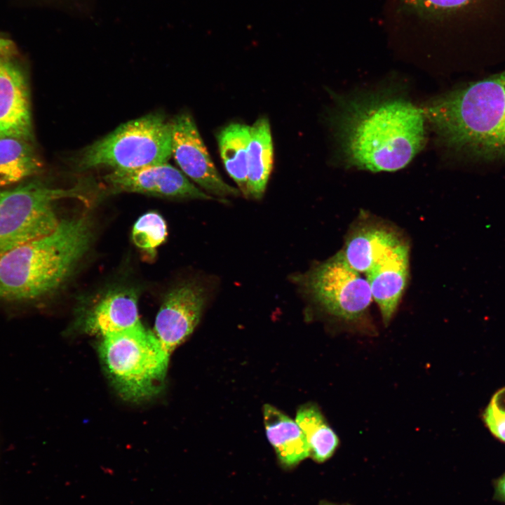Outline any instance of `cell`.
I'll return each instance as SVG.
<instances>
[{
	"instance_id": "6da1fadb",
	"label": "cell",
	"mask_w": 505,
	"mask_h": 505,
	"mask_svg": "<svg viewBox=\"0 0 505 505\" xmlns=\"http://www.w3.org/2000/svg\"><path fill=\"white\" fill-rule=\"evenodd\" d=\"M333 119L345 163L358 169L398 170L425 144L424 110L401 96L374 94L344 100Z\"/></svg>"
},
{
	"instance_id": "7a4b0ae2",
	"label": "cell",
	"mask_w": 505,
	"mask_h": 505,
	"mask_svg": "<svg viewBox=\"0 0 505 505\" xmlns=\"http://www.w3.org/2000/svg\"><path fill=\"white\" fill-rule=\"evenodd\" d=\"M423 110L452 151L478 161H505V71L447 92Z\"/></svg>"
},
{
	"instance_id": "3957f363",
	"label": "cell",
	"mask_w": 505,
	"mask_h": 505,
	"mask_svg": "<svg viewBox=\"0 0 505 505\" xmlns=\"http://www.w3.org/2000/svg\"><path fill=\"white\" fill-rule=\"evenodd\" d=\"M92 238L90 217L60 220L50 233L0 255V299L29 301L57 290L86 253Z\"/></svg>"
},
{
	"instance_id": "277c9868",
	"label": "cell",
	"mask_w": 505,
	"mask_h": 505,
	"mask_svg": "<svg viewBox=\"0 0 505 505\" xmlns=\"http://www.w3.org/2000/svg\"><path fill=\"white\" fill-rule=\"evenodd\" d=\"M172 121L152 113L128 121L85 147L73 159L79 170H130L167 163L172 156Z\"/></svg>"
},
{
	"instance_id": "5b68a950",
	"label": "cell",
	"mask_w": 505,
	"mask_h": 505,
	"mask_svg": "<svg viewBox=\"0 0 505 505\" xmlns=\"http://www.w3.org/2000/svg\"><path fill=\"white\" fill-rule=\"evenodd\" d=\"M99 354L110 380L123 398L141 401L163 389L170 356L142 325L103 337Z\"/></svg>"
},
{
	"instance_id": "8992f818",
	"label": "cell",
	"mask_w": 505,
	"mask_h": 505,
	"mask_svg": "<svg viewBox=\"0 0 505 505\" xmlns=\"http://www.w3.org/2000/svg\"><path fill=\"white\" fill-rule=\"evenodd\" d=\"M292 278L304 297L331 318L348 325L367 320L373 299L369 283L347 264L340 250Z\"/></svg>"
},
{
	"instance_id": "52a82bcc",
	"label": "cell",
	"mask_w": 505,
	"mask_h": 505,
	"mask_svg": "<svg viewBox=\"0 0 505 505\" xmlns=\"http://www.w3.org/2000/svg\"><path fill=\"white\" fill-rule=\"evenodd\" d=\"M86 189L52 188L41 182L0 190V255L46 235L58 225L54 202L67 198L86 200Z\"/></svg>"
},
{
	"instance_id": "ba28073f",
	"label": "cell",
	"mask_w": 505,
	"mask_h": 505,
	"mask_svg": "<svg viewBox=\"0 0 505 505\" xmlns=\"http://www.w3.org/2000/svg\"><path fill=\"white\" fill-rule=\"evenodd\" d=\"M208 284L189 281L173 288L156 315L154 335L170 356L192 333L210 297Z\"/></svg>"
},
{
	"instance_id": "9c48e42d",
	"label": "cell",
	"mask_w": 505,
	"mask_h": 505,
	"mask_svg": "<svg viewBox=\"0 0 505 505\" xmlns=\"http://www.w3.org/2000/svg\"><path fill=\"white\" fill-rule=\"evenodd\" d=\"M172 124V155L181 171L216 196H238L240 190L226 183L217 172L192 116L181 113Z\"/></svg>"
},
{
	"instance_id": "30bf717a",
	"label": "cell",
	"mask_w": 505,
	"mask_h": 505,
	"mask_svg": "<svg viewBox=\"0 0 505 505\" xmlns=\"http://www.w3.org/2000/svg\"><path fill=\"white\" fill-rule=\"evenodd\" d=\"M103 180L113 192H134L177 199H214L168 163L135 170H112Z\"/></svg>"
},
{
	"instance_id": "8fae6325",
	"label": "cell",
	"mask_w": 505,
	"mask_h": 505,
	"mask_svg": "<svg viewBox=\"0 0 505 505\" xmlns=\"http://www.w3.org/2000/svg\"><path fill=\"white\" fill-rule=\"evenodd\" d=\"M406 243L408 241L393 225L363 217L351 226L340 252L352 269L365 275Z\"/></svg>"
},
{
	"instance_id": "7c38bea8",
	"label": "cell",
	"mask_w": 505,
	"mask_h": 505,
	"mask_svg": "<svg viewBox=\"0 0 505 505\" xmlns=\"http://www.w3.org/2000/svg\"><path fill=\"white\" fill-rule=\"evenodd\" d=\"M32 116L26 79L11 60L0 62V137L28 140Z\"/></svg>"
},
{
	"instance_id": "4fadbf2b",
	"label": "cell",
	"mask_w": 505,
	"mask_h": 505,
	"mask_svg": "<svg viewBox=\"0 0 505 505\" xmlns=\"http://www.w3.org/2000/svg\"><path fill=\"white\" fill-rule=\"evenodd\" d=\"M137 295L133 290L116 289L103 295L82 320L85 332L103 337L141 325Z\"/></svg>"
},
{
	"instance_id": "5bb4252c",
	"label": "cell",
	"mask_w": 505,
	"mask_h": 505,
	"mask_svg": "<svg viewBox=\"0 0 505 505\" xmlns=\"http://www.w3.org/2000/svg\"><path fill=\"white\" fill-rule=\"evenodd\" d=\"M410 274L409 243L365 274L372 299L388 325L397 310L408 285Z\"/></svg>"
},
{
	"instance_id": "9a60e30c",
	"label": "cell",
	"mask_w": 505,
	"mask_h": 505,
	"mask_svg": "<svg viewBox=\"0 0 505 505\" xmlns=\"http://www.w3.org/2000/svg\"><path fill=\"white\" fill-rule=\"evenodd\" d=\"M263 413L267 437L281 466L292 469L309 457L305 436L296 422L269 404Z\"/></svg>"
},
{
	"instance_id": "2e32d148",
	"label": "cell",
	"mask_w": 505,
	"mask_h": 505,
	"mask_svg": "<svg viewBox=\"0 0 505 505\" xmlns=\"http://www.w3.org/2000/svg\"><path fill=\"white\" fill-rule=\"evenodd\" d=\"M274 149L268 119L261 117L250 130L246 197L260 199L272 170Z\"/></svg>"
},
{
	"instance_id": "e0dca14e",
	"label": "cell",
	"mask_w": 505,
	"mask_h": 505,
	"mask_svg": "<svg viewBox=\"0 0 505 505\" xmlns=\"http://www.w3.org/2000/svg\"><path fill=\"white\" fill-rule=\"evenodd\" d=\"M250 127L239 123H230L217 135L220 154L229 176L246 194L248 150Z\"/></svg>"
},
{
	"instance_id": "ac0fdd59",
	"label": "cell",
	"mask_w": 505,
	"mask_h": 505,
	"mask_svg": "<svg viewBox=\"0 0 505 505\" xmlns=\"http://www.w3.org/2000/svg\"><path fill=\"white\" fill-rule=\"evenodd\" d=\"M27 140L0 137V188L37 173L41 161Z\"/></svg>"
},
{
	"instance_id": "d6986e66",
	"label": "cell",
	"mask_w": 505,
	"mask_h": 505,
	"mask_svg": "<svg viewBox=\"0 0 505 505\" xmlns=\"http://www.w3.org/2000/svg\"><path fill=\"white\" fill-rule=\"evenodd\" d=\"M295 422L305 436L309 457L318 463H323L332 457L338 447L339 438L317 406L307 404L299 408Z\"/></svg>"
},
{
	"instance_id": "ffe728a7",
	"label": "cell",
	"mask_w": 505,
	"mask_h": 505,
	"mask_svg": "<svg viewBox=\"0 0 505 505\" xmlns=\"http://www.w3.org/2000/svg\"><path fill=\"white\" fill-rule=\"evenodd\" d=\"M167 235L164 219L154 212L142 215L132 230V239L135 245L150 257L155 255L156 248L165 241Z\"/></svg>"
},
{
	"instance_id": "44dd1931",
	"label": "cell",
	"mask_w": 505,
	"mask_h": 505,
	"mask_svg": "<svg viewBox=\"0 0 505 505\" xmlns=\"http://www.w3.org/2000/svg\"><path fill=\"white\" fill-rule=\"evenodd\" d=\"M470 0H406L415 8L426 13L452 11L467 4Z\"/></svg>"
},
{
	"instance_id": "7402d4cb",
	"label": "cell",
	"mask_w": 505,
	"mask_h": 505,
	"mask_svg": "<svg viewBox=\"0 0 505 505\" xmlns=\"http://www.w3.org/2000/svg\"><path fill=\"white\" fill-rule=\"evenodd\" d=\"M483 416L490 432L505 443V412L499 411L489 404Z\"/></svg>"
},
{
	"instance_id": "603a6c76",
	"label": "cell",
	"mask_w": 505,
	"mask_h": 505,
	"mask_svg": "<svg viewBox=\"0 0 505 505\" xmlns=\"http://www.w3.org/2000/svg\"><path fill=\"white\" fill-rule=\"evenodd\" d=\"M15 52L16 48L13 41L0 36V62L11 60Z\"/></svg>"
},
{
	"instance_id": "cb8c5ba5",
	"label": "cell",
	"mask_w": 505,
	"mask_h": 505,
	"mask_svg": "<svg viewBox=\"0 0 505 505\" xmlns=\"http://www.w3.org/2000/svg\"><path fill=\"white\" fill-rule=\"evenodd\" d=\"M494 499L505 503V473L494 481Z\"/></svg>"
},
{
	"instance_id": "d4e9b609",
	"label": "cell",
	"mask_w": 505,
	"mask_h": 505,
	"mask_svg": "<svg viewBox=\"0 0 505 505\" xmlns=\"http://www.w3.org/2000/svg\"><path fill=\"white\" fill-rule=\"evenodd\" d=\"M319 505H350L348 504H338V503H334L330 502L328 501H322Z\"/></svg>"
}]
</instances>
